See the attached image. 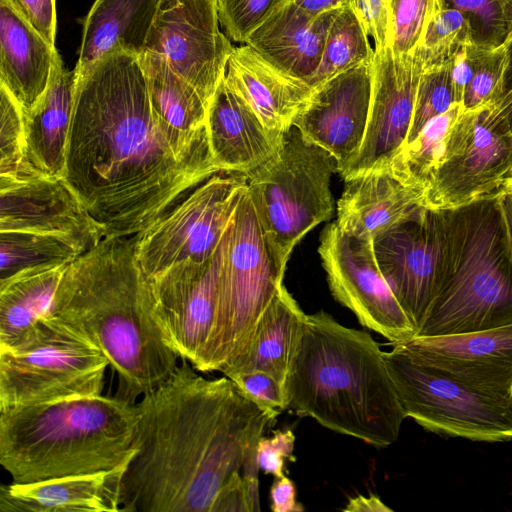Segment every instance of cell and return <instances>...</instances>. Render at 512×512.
Masks as SVG:
<instances>
[{
  "mask_svg": "<svg viewBox=\"0 0 512 512\" xmlns=\"http://www.w3.org/2000/svg\"><path fill=\"white\" fill-rule=\"evenodd\" d=\"M319 254L333 297L362 326L392 345L416 336L413 323L380 271L372 240L352 235L334 222L322 233Z\"/></svg>",
  "mask_w": 512,
  "mask_h": 512,
  "instance_id": "13",
  "label": "cell"
},
{
  "mask_svg": "<svg viewBox=\"0 0 512 512\" xmlns=\"http://www.w3.org/2000/svg\"><path fill=\"white\" fill-rule=\"evenodd\" d=\"M286 393L291 412L376 447L394 443L407 417L378 343L324 311L306 316Z\"/></svg>",
  "mask_w": 512,
  "mask_h": 512,
  "instance_id": "4",
  "label": "cell"
},
{
  "mask_svg": "<svg viewBox=\"0 0 512 512\" xmlns=\"http://www.w3.org/2000/svg\"><path fill=\"white\" fill-rule=\"evenodd\" d=\"M480 391L512 399V324L483 331L416 336L393 344Z\"/></svg>",
  "mask_w": 512,
  "mask_h": 512,
  "instance_id": "20",
  "label": "cell"
},
{
  "mask_svg": "<svg viewBox=\"0 0 512 512\" xmlns=\"http://www.w3.org/2000/svg\"><path fill=\"white\" fill-rule=\"evenodd\" d=\"M127 464L98 473L0 487L1 512H119Z\"/></svg>",
  "mask_w": 512,
  "mask_h": 512,
  "instance_id": "25",
  "label": "cell"
},
{
  "mask_svg": "<svg viewBox=\"0 0 512 512\" xmlns=\"http://www.w3.org/2000/svg\"><path fill=\"white\" fill-rule=\"evenodd\" d=\"M474 45L469 44L462 47L450 60V76L455 103L462 104L474 74Z\"/></svg>",
  "mask_w": 512,
  "mask_h": 512,
  "instance_id": "48",
  "label": "cell"
},
{
  "mask_svg": "<svg viewBox=\"0 0 512 512\" xmlns=\"http://www.w3.org/2000/svg\"><path fill=\"white\" fill-rule=\"evenodd\" d=\"M138 420L102 394L0 408V464L14 483L112 470L133 457Z\"/></svg>",
  "mask_w": 512,
  "mask_h": 512,
  "instance_id": "5",
  "label": "cell"
},
{
  "mask_svg": "<svg viewBox=\"0 0 512 512\" xmlns=\"http://www.w3.org/2000/svg\"><path fill=\"white\" fill-rule=\"evenodd\" d=\"M210 512H252L247 487L239 471L220 489Z\"/></svg>",
  "mask_w": 512,
  "mask_h": 512,
  "instance_id": "47",
  "label": "cell"
},
{
  "mask_svg": "<svg viewBox=\"0 0 512 512\" xmlns=\"http://www.w3.org/2000/svg\"><path fill=\"white\" fill-rule=\"evenodd\" d=\"M371 65L348 69L316 87L292 126L331 153L342 176L362 146L372 94Z\"/></svg>",
  "mask_w": 512,
  "mask_h": 512,
  "instance_id": "19",
  "label": "cell"
},
{
  "mask_svg": "<svg viewBox=\"0 0 512 512\" xmlns=\"http://www.w3.org/2000/svg\"><path fill=\"white\" fill-rule=\"evenodd\" d=\"M361 22L351 6L338 9L329 26L321 61L308 85L315 89L330 78L359 65H370L374 58Z\"/></svg>",
  "mask_w": 512,
  "mask_h": 512,
  "instance_id": "32",
  "label": "cell"
},
{
  "mask_svg": "<svg viewBox=\"0 0 512 512\" xmlns=\"http://www.w3.org/2000/svg\"><path fill=\"white\" fill-rule=\"evenodd\" d=\"M295 436L292 430H278L271 437H261L257 443V464L265 474L284 476V460L293 459Z\"/></svg>",
  "mask_w": 512,
  "mask_h": 512,
  "instance_id": "44",
  "label": "cell"
},
{
  "mask_svg": "<svg viewBox=\"0 0 512 512\" xmlns=\"http://www.w3.org/2000/svg\"><path fill=\"white\" fill-rule=\"evenodd\" d=\"M68 265L0 281V347L20 341L48 315Z\"/></svg>",
  "mask_w": 512,
  "mask_h": 512,
  "instance_id": "31",
  "label": "cell"
},
{
  "mask_svg": "<svg viewBox=\"0 0 512 512\" xmlns=\"http://www.w3.org/2000/svg\"><path fill=\"white\" fill-rule=\"evenodd\" d=\"M160 0H96L84 20L75 75L115 47L140 57Z\"/></svg>",
  "mask_w": 512,
  "mask_h": 512,
  "instance_id": "30",
  "label": "cell"
},
{
  "mask_svg": "<svg viewBox=\"0 0 512 512\" xmlns=\"http://www.w3.org/2000/svg\"><path fill=\"white\" fill-rule=\"evenodd\" d=\"M503 44L506 50V66L502 79L488 103L505 121L512 144V31L508 33Z\"/></svg>",
  "mask_w": 512,
  "mask_h": 512,
  "instance_id": "46",
  "label": "cell"
},
{
  "mask_svg": "<svg viewBox=\"0 0 512 512\" xmlns=\"http://www.w3.org/2000/svg\"><path fill=\"white\" fill-rule=\"evenodd\" d=\"M433 0H390V48L397 54L413 53L424 32Z\"/></svg>",
  "mask_w": 512,
  "mask_h": 512,
  "instance_id": "40",
  "label": "cell"
},
{
  "mask_svg": "<svg viewBox=\"0 0 512 512\" xmlns=\"http://www.w3.org/2000/svg\"><path fill=\"white\" fill-rule=\"evenodd\" d=\"M474 74L465 92L463 110H471L489 102L498 87L506 66L504 44L495 48L474 45Z\"/></svg>",
  "mask_w": 512,
  "mask_h": 512,
  "instance_id": "41",
  "label": "cell"
},
{
  "mask_svg": "<svg viewBox=\"0 0 512 512\" xmlns=\"http://www.w3.org/2000/svg\"><path fill=\"white\" fill-rule=\"evenodd\" d=\"M182 360L136 403L135 453L120 511L210 512L276 416L244 397L226 376L206 379Z\"/></svg>",
  "mask_w": 512,
  "mask_h": 512,
  "instance_id": "2",
  "label": "cell"
},
{
  "mask_svg": "<svg viewBox=\"0 0 512 512\" xmlns=\"http://www.w3.org/2000/svg\"><path fill=\"white\" fill-rule=\"evenodd\" d=\"M139 60L152 108L174 153L181 160L221 172L207 134L208 104L161 55L146 51Z\"/></svg>",
  "mask_w": 512,
  "mask_h": 512,
  "instance_id": "21",
  "label": "cell"
},
{
  "mask_svg": "<svg viewBox=\"0 0 512 512\" xmlns=\"http://www.w3.org/2000/svg\"><path fill=\"white\" fill-rule=\"evenodd\" d=\"M246 189V175L216 173L135 234L137 259L147 279L185 260H209L219 248Z\"/></svg>",
  "mask_w": 512,
  "mask_h": 512,
  "instance_id": "11",
  "label": "cell"
},
{
  "mask_svg": "<svg viewBox=\"0 0 512 512\" xmlns=\"http://www.w3.org/2000/svg\"><path fill=\"white\" fill-rule=\"evenodd\" d=\"M38 34L55 47V0H5Z\"/></svg>",
  "mask_w": 512,
  "mask_h": 512,
  "instance_id": "45",
  "label": "cell"
},
{
  "mask_svg": "<svg viewBox=\"0 0 512 512\" xmlns=\"http://www.w3.org/2000/svg\"><path fill=\"white\" fill-rule=\"evenodd\" d=\"M56 51L5 0H0V85L16 99L24 115L46 91Z\"/></svg>",
  "mask_w": 512,
  "mask_h": 512,
  "instance_id": "28",
  "label": "cell"
},
{
  "mask_svg": "<svg viewBox=\"0 0 512 512\" xmlns=\"http://www.w3.org/2000/svg\"><path fill=\"white\" fill-rule=\"evenodd\" d=\"M445 7L464 14L473 30L474 44L481 48L502 45L508 35L506 14L499 0H440Z\"/></svg>",
  "mask_w": 512,
  "mask_h": 512,
  "instance_id": "38",
  "label": "cell"
},
{
  "mask_svg": "<svg viewBox=\"0 0 512 512\" xmlns=\"http://www.w3.org/2000/svg\"><path fill=\"white\" fill-rule=\"evenodd\" d=\"M336 158L292 126L277 152L246 175L259 223L281 264L314 227L331 218Z\"/></svg>",
  "mask_w": 512,
  "mask_h": 512,
  "instance_id": "7",
  "label": "cell"
},
{
  "mask_svg": "<svg viewBox=\"0 0 512 512\" xmlns=\"http://www.w3.org/2000/svg\"><path fill=\"white\" fill-rule=\"evenodd\" d=\"M462 109V104L454 103L448 111L427 122L417 137L401 150L391 168L403 182L425 191L443 158L449 132Z\"/></svg>",
  "mask_w": 512,
  "mask_h": 512,
  "instance_id": "34",
  "label": "cell"
},
{
  "mask_svg": "<svg viewBox=\"0 0 512 512\" xmlns=\"http://www.w3.org/2000/svg\"><path fill=\"white\" fill-rule=\"evenodd\" d=\"M337 10L314 15L286 1L249 36L246 44L281 72L308 84L321 61Z\"/></svg>",
  "mask_w": 512,
  "mask_h": 512,
  "instance_id": "24",
  "label": "cell"
},
{
  "mask_svg": "<svg viewBox=\"0 0 512 512\" xmlns=\"http://www.w3.org/2000/svg\"><path fill=\"white\" fill-rule=\"evenodd\" d=\"M348 512H392L393 510L385 505L382 500L376 495H369L365 497L359 495L350 498L348 504L344 508Z\"/></svg>",
  "mask_w": 512,
  "mask_h": 512,
  "instance_id": "51",
  "label": "cell"
},
{
  "mask_svg": "<svg viewBox=\"0 0 512 512\" xmlns=\"http://www.w3.org/2000/svg\"><path fill=\"white\" fill-rule=\"evenodd\" d=\"M239 392L262 410L278 416L288 409L285 387L273 376L264 372L235 374L228 377Z\"/></svg>",
  "mask_w": 512,
  "mask_h": 512,
  "instance_id": "42",
  "label": "cell"
},
{
  "mask_svg": "<svg viewBox=\"0 0 512 512\" xmlns=\"http://www.w3.org/2000/svg\"><path fill=\"white\" fill-rule=\"evenodd\" d=\"M372 94L360 151L342 175L345 179L371 169L391 167L404 148L411 127L422 66L413 53L390 47L374 49Z\"/></svg>",
  "mask_w": 512,
  "mask_h": 512,
  "instance_id": "18",
  "label": "cell"
},
{
  "mask_svg": "<svg viewBox=\"0 0 512 512\" xmlns=\"http://www.w3.org/2000/svg\"><path fill=\"white\" fill-rule=\"evenodd\" d=\"M216 173L174 153L138 56L115 47L76 76L64 179L106 237L143 231Z\"/></svg>",
  "mask_w": 512,
  "mask_h": 512,
  "instance_id": "1",
  "label": "cell"
},
{
  "mask_svg": "<svg viewBox=\"0 0 512 512\" xmlns=\"http://www.w3.org/2000/svg\"><path fill=\"white\" fill-rule=\"evenodd\" d=\"M285 269L263 232L247 188L234 214L215 320L194 367L197 371H219L243 351L283 286Z\"/></svg>",
  "mask_w": 512,
  "mask_h": 512,
  "instance_id": "8",
  "label": "cell"
},
{
  "mask_svg": "<svg viewBox=\"0 0 512 512\" xmlns=\"http://www.w3.org/2000/svg\"><path fill=\"white\" fill-rule=\"evenodd\" d=\"M45 319L97 347L116 373L115 396L135 403L178 366L157 323L136 237H105L71 262Z\"/></svg>",
  "mask_w": 512,
  "mask_h": 512,
  "instance_id": "3",
  "label": "cell"
},
{
  "mask_svg": "<svg viewBox=\"0 0 512 512\" xmlns=\"http://www.w3.org/2000/svg\"><path fill=\"white\" fill-rule=\"evenodd\" d=\"M443 245V210L424 205L373 239L380 271L417 333L437 295Z\"/></svg>",
  "mask_w": 512,
  "mask_h": 512,
  "instance_id": "14",
  "label": "cell"
},
{
  "mask_svg": "<svg viewBox=\"0 0 512 512\" xmlns=\"http://www.w3.org/2000/svg\"><path fill=\"white\" fill-rule=\"evenodd\" d=\"M510 176L512 144L505 121L489 103L462 109L424 191L423 205L455 208L498 190Z\"/></svg>",
  "mask_w": 512,
  "mask_h": 512,
  "instance_id": "12",
  "label": "cell"
},
{
  "mask_svg": "<svg viewBox=\"0 0 512 512\" xmlns=\"http://www.w3.org/2000/svg\"><path fill=\"white\" fill-rule=\"evenodd\" d=\"M75 86L74 70L65 68L56 51L47 89L24 115L28 162L47 176L64 178L65 175Z\"/></svg>",
  "mask_w": 512,
  "mask_h": 512,
  "instance_id": "27",
  "label": "cell"
},
{
  "mask_svg": "<svg viewBox=\"0 0 512 512\" xmlns=\"http://www.w3.org/2000/svg\"><path fill=\"white\" fill-rule=\"evenodd\" d=\"M0 115V177L23 178L40 173L26 156L24 112L3 85H0Z\"/></svg>",
  "mask_w": 512,
  "mask_h": 512,
  "instance_id": "36",
  "label": "cell"
},
{
  "mask_svg": "<svg viewBox=\"0 0 512 512\" xmlns=\"http://www.w3.org/2000/svg\"><path fill=\"white\" fill-rule=\"evenodd\" d=\"M271 509L274 512H300L304 508L296 501L294 482L285 475L275 478L270 490Z\"/></svg>",
  "mask_w": 512,
  "mask_h": 512,
  "instance_id": "49",
  "label": "cell"
},
{
  "mask_svg": "<svg viewBox=\"0 0 512 512\" xmlns=\"http://www.w3.org/2000/svg\"><path fill=\"white\" fill-rule=\"evenodd\" d=\"M232 223L233 220L209 260H185L148 279L156 320L166 343L193 367L198 364L213 328Z\"/></svg>",
  "mask_w": 512,
  "mask_h": 512,
  "instance_id": "16",
  "label": "cell"
},
{
  "mask_svg": "<svg viewBox=\"0 0 512 512\" xmlns=\"http://www.w3.org/2000/svg\"><path fill=\"white\" fill-rule=\"evenodd\" d=\"M498 203L507 237L512 247V176L508 177L497 190Z\"/></svg>",
  "mask_w": 512,
  "mask_h": 512,
  "instance_id": "50",
  "label": "cell"
},
{
  "mask_svg": "<svg viewBox=\"0 0 512 512\" xmlns=\"http://www.w3.org/2000/svg\"><path fill=\"white\" fill-rule=\"evenodd\" d=\"M206 127L211 153L219 168L244 175L270 159L283 139L265 127L225 75L208 105Z\"/></svg>",
  "mask_w": 512,
  "mask_h": 512,
  "instance_id": "22",
  "label": "cell"
},
{
  "mask_svg": "<svg viewBox=\"0 0 512 512\" xmlns=\"http://www.w3.org/2000/svg\"><path fill=\"white\" fill-rule=\"evenodd\" d=\"M0 232L22 231L58 237L80 255L96 247L106 231L64 178L42 173L0 177Z\"/></svg>",
  "mask_w": 512,
  "mask_h": 512,
  "instance_id": "17",
  "label": "cell"
},
{
  "mask_svg": "<svg viewBox=\"0 0 512 512\" xmlns=\"http://www.w3.org/2000/svg\"><path fill=\"white\" fill-rule=\"evenodd\" d=\"M469 44H474L469 19L460 11L443 6L440 0H433L424 32L414 51L422 69L448 61Z\"/></svg>",
  "mask_w": 512,
  "mask_h": 512,
  "instance_id": "35",
  "label": "cell"
},
{
  "mask_svg": "<svg viewBox=\"0 0 512 512\" xmlns=\"http://www.w3.org/2000/svg\"><path fill=\"white\" fill-rule=\"evenodd\" d=\"M308 13L318 15L350 5L351 0H287Z\"/></svg>",
  "mask_w": 512,
  "mask_h": 512,
  "instance_id": "52",
  "label": "cell"
},
{
  "mask_svg": "<svg viewBox=\"0 0 512 512\" xmlns=\"http://www.w3.org/2000/svg\"><path fill=\"white\" fill-rule=\"evenodd\" d=\"M392 346L383 356L407 417L436 434L484 442L512 440V399L473 388Z\"/></svg>",
  "mask_w": 512,
  "mask_h": 512,
  "instance_id": "10",
  "label": "cell"
},
{
  "mask_svg": "<svg viewBox=\"0 0 512 512\" xmlns=\"http://www.w3.org/2000/svg\"><path fill=\"white\" fill-rule=\"evenodd\" d=\"M336 224L372 240L423 205L424 190L403 182L391 167L371 169L344 179Z\"/></svg>",
  "mask_w": 512,
  "mask_h": 512,
  "instance_id": "23",
  "label": "cell"
},
{
  "mask_svg": "<svg viewBox=\"0 0 512 512\" xmlns=\"http://www.w3.org/2000/svg\"><path fill=\"white\" fill-rule=\"evenodd\" d=\"M233 48L219 29L216 0H160L145 52L164 57L209 105Z\"/></svg>",
  "mask_w": 512,
  "mask_h": 512,
  "instance_id": "15",
  "label": "cell"
},
{
  "mask_svg": "<svg viewBox=\"0 0 512 512\" xmlns=\"http://www.w3.org/2000/svg\"><path fill=\"white\" fill-rule=\"evenodd\" d=\"M78 256L70 243L55 236L0 232V281L29 271L68 265Z\"/></svg>",
  "mask_w": 512,
  "mask_h": 512,
  "instance_id": "33",
  "label": "cell"
},
{
  "mask_svg": "<svg viewBox=\"0 0 512 512\" xmlns=\"http://www.w3.org/2000/svg\"><path fill=\"white\" fill-rule=\"evenodd\" d=\"M350 6L367 35L373 38L375 49L389 47L391 40L390 0H351Z\"/></svg>",
  "mask_w": 512,
  "mask_h": 512,
  "instance_id": "43",
  "label": "cell"
},
{
  "mask_svg": "<svg viewBox=\"0 0 512 512\" xmlns=\"http://www.w3.org/2000/svg\"><path fill=\"white\" fill-rule=\"evenodd\" d=\"M225 78L280 139L314 90L303 80L272 66L249 45L233 48Z\"/></svg>",
  "mask_w": 512,
  "mask_h": 512,
  "instance_id": "26",
  "label": "cell"
},
{
  "mask_svg": "<svg viewBox=\"0 0 512 512\" xmlns=\"http://www.w3.org/2000/svg\"><path fill=\"white\" fill-rule=\"evenodd\" d=\"M442 210L439 287L416 336L457 335L511 325L512 247L497 190Z\"/></svg>",
  "mask_w": 512,
  "mask_h": 512,
  "instance_id": "6",
  "label": "cell"
},
{
  "mask_svg": "<svg viewBox=\"0 0 512 512\" xmlns=\"http://www.w3.org/2000/svg\"><path fill=\"white\" fill-rule=\"evenodd\" d=\"M287 0H216L219 22L228 36L247 42L249 36Z\"/></svg>",
  "mask_w": 512,
  "mask_h": 512,
  "instance_id": "39",
  "label": "cell"
},
{
  "mask_svg": "<svg viewBox=\"0 0 512 512\" xmlns=\"http://www.w3.org/2000/svg\"><path fill=\"white\" fill-rule=\"evenodd\" d=\"M450 60L422 69L412 123L405 146L417 137L427 122L448 111L455 103L450 76Z\"/></svg>",
  "mask_w": 512,
  "mask_h": 512,
  "instance_id": "37",
  "label": "cell"
},
{
  "mask_svg": "<svg viewBox=\"0 0 512 512\" xmlns=\"http://www.w3.org/2000/svg\"><path fill=\"white\" fill-rule=\"evenodd\" d=\"M108 366L97 347L44 318L0 347V408L101 395Z\"/></svg>",
  "mask_w": 512,
  "mask_h": 512,
  "instance_id": "9",
  "label": "cell"
},
{
  "mask_svg": "<svg viewBox=\"0 0 512 512\" xmlns=\"http://www.w3.org/2000/svg\"><path fill=\"white\" fill-rule=\"evenodd\" d=\"M508 22V33L512 31V0H499Z\"/></svg>",
  "mask_w": 512,
  "mask_h": 512,
  "instance_id": "53",
  "label": "cell"
},
{
  "mask_svg": "<svg viewBox=\"0 0 512 512\" xmlns=\"http://www.w3.org/2000/svg\"><path fill=\"white\" fill-rule=\"evenodd\" d=\"M306 316L283 285L260 319L246 347L219 371L226 377L264 372L276 378L286 389Z\"/></svg>",
  "mask_w": 512,
  "mask_h": 512,
  "instance_id": "29",
  "label": "cell"
}]
</instances>
